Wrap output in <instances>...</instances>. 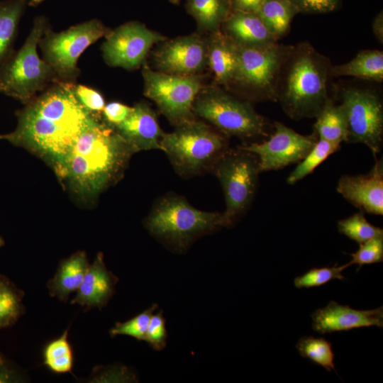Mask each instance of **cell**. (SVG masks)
<instances>
[{"label": "cell", "mask_w": 383, "mask_h": 383, "mask_svg": "<svg viewBox=\"0 0 383 383\" xmlns=\"http://www.w3.org/2000/svg\"><path fill=\"white\" fill-rule=\"evenodd\" d=\"M44 16H37L21 48L14 51L0 67V93L25 105L37 93L58 81L52 68L39 57L37 48L49 26Z\"/></svg>", "instance_id": "6"}, {"label": "cell", "mask_w": 383, "mask_h": 383, "mask_svg": "<svg viewBox=\"0 0 383 383\" xmlns=\"http://www.w3.org/2000/svg\"><path fill=\"white\" fill-rule=\"evenodd\" d=\"M359 249L350 255L351 265H358L359 269L364 265L382 262L383 261V235L374 237L359 244Z\"/></svg>", "instance_id": "35"}, {"label": "cell", "mask_w": 383, "mask_h": 383, "mask_svg": "<svg viewBox=\"0 0 383 383\" xmlns=\"http://www.w3.org/2000/svg\"><path fill=\"white\" fill-rule=\"evenodd\" d=\"M299 12L291 0H264L257 14L275 39L289 30Z\"/></svg>", "instance_id": "27"}, {"label": "cell", "mask_w": 383, "mask_h": 383, "mask_svg": "<svg viewBox=\"0 0 383 383\" xmlns=\"http://www.w3.org/2000/svg\"><path fill=\"white\" fill-rule=\"evenodd\" d=\"M264 0H230L231 12L242 11L257 13Z\"/></svg>", "instance_id": "41"}, {"label": "cell", "mask_w": 383, "mask_h": 383, "mask_svg": "<svg viewBox=\"0 0 383 383\" xmlns=\"http://www.w3.org/2000/svg\"><path fill=\"white\" fill-rule=\"evenodd\" d=\"M318 140L317 135H301L279 122L267 140L253 143L240 148L255 154L260 172L277 170L301 161Z\"/></svg>", "instance_id": "14"}, {"label": "cell", "mask_w": 383, "mask_h": 383, "mask_svg": "<svg viewBox=\"0 0 383 383\" xmlns=\"http://www.w3.org/2000/svg\"><path fill=\"white\" fill-rule=\"evenodd\" d=\"M157 306V304H153L127 321L116 323L114 327L109 331L111 336L124 335L131 336L140 341L145 340L150 318Z\"/></svg>", "instance_id": "34"}, {"label": "cell", "mask_w": 383, "mask_h": 383, "mask_svg": "<svg viewBox=\"0 0 383 383\" xmlns=\"http://www.w3.org/2000/svg\"><path fill=\"white\" fill-rule=\"evenodd\" d=\"M162 311L153 313L150 318L145 341L155 350H162L167 343V333Z\"/></svg>", "instance_id": "36"}, {"label": "cell", "mask_w": 383, "mask_h": 383, "mask_svg": "<svg viewBox=\"0 0 383 383\" xmlns=\"http://www.w3.org/2000/svg\"><path fill=\"white\" fill-rule=\"evenodd\" d=\"M181 0H170V1L172 4H177L178 2H179Z\"/></svg>", "instance_id": "45"}, {"label": "cell", "mask_w": 383, "mask_h": 383, "mask_svg": "<svg viewBox=\"0 0 383 383\" xmlns=\"http://www.w3.org/2000/svg\"><path fill=\"white\" fill-rule=\"evenodd\" d=\"M74 91L77 99L87 110L95 114L102 112L106 104L100 92L82 84H76Z\"/></svg>", "instance_id": "37"}, {"label": "cell", "mask_w": 383, "mask_h": 383, "mask_svg": "<svg viewBox=\"0 0 383 383\" xmlns=\"http://www.w3.org/2000/svg\"><path fill=\"white\" fill-rule=\"evenodd\" d=\"M372 30L377 39L382 43L383 42V14L382 11L379 13L373 20Z\"/></svg>", "instance_id": "42"}, {"label": "cell", "mask_w": 383, "mask_h": 383, "mask_svg": "<svg viewBox=\"0 0 383 383\" xmlns=\"http://www.w3.org/2000/svg\"><path fill=\"white\" fill-rule=\"evenodd\" d=\"M23 295L8 277L0 275V330L15 324L23 314Z\"/></svg>", "instance_id": "28"}, {"label": "cell", "mask_w": 383, "mask_h": 383, "mask_svg": "<svg viewBox=\"0 0 383 383\" xmlns=\"http://www.w3.org/2000/svg\"><path fill=\"white\" fill-rule=\"evenodd\" d=\"M296 348L303 357L323 367L328 372H336L332 343L326 338L304 336L297 342Z\"/></svg>", "instance_id": "30"}, {"label": "cell", "mask_w": 383, "mask_h": 383, "mask_svg": "<svg viewBox=\"0 0 383 383\" xmlns=\"http://www.w3.org/2000/svg\"><path fill=\"white\" fill-rule=\"evenodd\" d=\"M29 1H30V5L36 6L45 0H29Z\"/></svg>", "instance_id": "43"}, {"label": "cell", "mask_w": 383, "mask_h": 383, "mask_svg": "<svg viewBox=\"0 0 383 383\" xmlns=\"http://www.w3.org/2000/svg\"><path fill=\"white\" fill-rule=\"evenodd\" d=\"M340 145L318 138L311 151L289 175L287 183L294 184L311 173L329 155L336 152Z\"/></svg>", "instance_id": "31"}, {"label": "cell", "mask_w": 383, "mask_h": 383, "mask_svg": "<svg viewBox=\"0 0 383 383\" xmlns=\"http://www.w3.org/2000/svg\"><path fill=\"white\" fill-rule=\"evenodd\" d=\"M129 116L121 123L112 127L137 152L161 150L160 140L165 133L153 110L145 102L133 107Z\"/></svg>", "instance_id": "18"}, {"label": "cell", "mask_w": 383, "mask_h": 383, "mask_svg": "<svg viewBox=\"0 0 383 383\" xmlns=\"http://www.w3.org/2000/svg\"><path fill=\"white\" fill-rule=\"evenodd\" d=\"M237 45L220 29L207 39L208 65L218 84L232 82L237 63Z\"/></svg>", "instance_id": "21"}, {"label": "cell", "mask_w": 383, "mask_h": 383, "mask_svg": "<svg viewBox=\"0 0 383 383\" xmlns=\"http://www.w3.org/2000/svg\"><path fill=\"white\" fill-rule=\"evenodd\" d=\"M350 266L349 263L333 267H313L294 279L297 289L317 287L324 285L331 280H345L342 272Z\"/></svg>", "instance_id": "33"}, {"label": "cell", "mask_w": 383, "mask_h": 383, "mask_svg": "<svg viewBox=\"0 0 383 383\" xmlns=\"http://www.w3.org/2000/svg\"><path fill=\"white\" fill-rule=\"evenodd\" d=\"M338 231L358 244L374 237L383 235V230L367 221L362 211L340 220L338 223Z\"/></svg>", "instance_id": "32"}, {"label": "cell", "mask_w": 383, "mask_h": 383, "mask_svg": "<svg viewBox=\"0 0 383 383\" xmlns=\"http://www.w3.org/2000/svg\"><path fill=\"white\" fill-rule=\"evenodd\" d=\"M237 46L232 82L246 89L258 99L277 101L281 70L292 46L279 45L277 41L262 45Z\"/></svg>", "instance_id": "9"}, {"label": "cell", "mask_w": 383, "mask_h": 383, "mask_svg": "<svg viewBox=\"0 0 383 383\" xmlns=\"http://www.w3.org/2000/svg\"><path fill=\"white\" fill-rule=\"evenodd\" d=\"M135 152L113 128L96 118L78 135L55 172L76 193L93 197L118 179Z\"/></svg>", "instance_id": "2"}, {"label": "cell", "mask_w": 383, "mask_h": 383, "mask_svg": "<svg viewBox=\"0 0 383 383\" xmlns=\"http://www.w3.org/2000/svg\"><path fill=\"white\" fill-rule=\"evenodd\" d=\"M186 9L200 30L210 33L219 30L231 13L230 0H187Z\"/></svg>", "instance_id": "24"}, {"label": "cell", "mask_w": 383, "mask_h": 383, "mask_svg": "<svg viewBox=\"0 0 383 383\" xmlns=\"http://www.w3.org/2000/svg\"><path fill=\"white\" fill-rule=\"evenodd\" d=\"M101 45L104 61L111 67L128 70L138 68L156 43L167 39L138 21L127 22L111 30Z\"/></svg>", "instance_id": "13"}, {"label": "cell", "mask_w": 383, "mask_h": 383, "mask_svg": "<svg viewBox=\"0 0 383 383\" xmlns=\"http://www.w3.org/2000/svg\"><path fill=\"white\" fill-rule=\"evenodd\" d=\"M212 171L222 187L226 209V227L233 225L249 207L256 193L260 172L257 156L239 147L228 149L218 160Z\"/></svg>", "instance_id": "10"}, {"label": "cell", "mask_w": 383, "mask_h": 383, "mask_svg": "<svg viewBox=\"0 0 383 383\" xmlns=\"http://www.w3.org/2000/svg\"><path fill=\"white\" fill-rule=\"evenodd\" d=\"M133 107L120 102L113 101L105 105L102 113L104 122L114 127L123 122L131 114Z\"/></svg>", "instance_id": "39"}, {"label": "cell", "mask_w": 383, "mask_h": 383, "mask_svg": "<svg viewBox=\"0 0 383 383\" xmlns=\"http://www.w3.org/2000/svg\"><path fill=\"white\" fill-rule=\"evenodd\" d=\"M145 226L152 235L181 252L197 238L226 225L223 212L199 210L184 197L168 193L154 203Z\"/></svg>", "instance_id": "4"}, {"label": "cell", "mask_w": 383, "mask_h": 383, "mask_svg": "<svg viewBox=\"0 0 383 383\" xmlns=\"http://www.w3.org/2000/svg\"><path fill=\"white\" fill-rule=\"evenodd\" d=\"M328 60L307 43L292 46L281 70L277 101L293 119L316 117L329 99Z\"/></svg>", "instance_id": "3"}, {"label": "cell", "mask_w": 383, "mask_h": 383, "mask_svg": "<svg viewBox=\"0 0 383 383\" xmlns=\"http://www.w3.org/2000/svg\"><path fill=\"white\" fill-rule=\"evenodd\" d=\"M313 330L320 334L348 331L363 327H383V307L358 310L334 301L311 314Z\"/></svg>", "instance_id": "16"}, {"label": "cell", "mask_w": 383, "mask_h": 383, "mask_svg": "<svg viewBox=\"0 0 383 383\" xmlns=\"http://www.w3.org/2000/svg\"><path fill=\"white\" fill-rule=\"evenodd\" d=\"M221 26L238 45H262L277 40L257 13L232 11Z\"/></svg>", "instance_id": "20"}, {"label": "cell", "mask_w": 383, "mask_h": 383, "mask_svg": "<svg viewBox=\"0 0 383 383\" xmlns=\"http://www.w3.org/2000/svg\"><path fill=\"white\" fill-rule=\"evenodd\" d=\"M144 94L174 126L194 119V101L203 88L197 75L182 76L154 71L144 65L142 70Z\"/></svg>", "instance_id": "11"}, {"label": "cell", "mask_w": 383, "mask_h": 383, "mask_svg": "<svg viewBox=\"0 0 383 383\" xmlns=\"http://www.w3.org/2000/svg\"><path fill=\"white\" fill-rule=\"evenodd\" d=\"M332 77H354L362 79L382 82L383 52L377 50L359 52L350 61L330 67Z\"/></svg>", "instance_id": "23"}, {"label": "cell", "mask_w": 383, "mask_h": 383, "mask_svg": "<svg viewBox=\"0 0 383 383\" xmlns=\"http://www.w3.org/2000/svg\"><path fill=\"white\" fill-rule=\"evenodd\" d=\"M192 112L226 135L250 138L267 135V123L250 104L226 91L210 87L196 96Z\"/></svg>", "instance_id": "7"}, {"label": "cell", "mask_w": 383, "mask_h": 383, "mask_svg": "<svg viewBox=\"0 0 383 383\" xmlns=\"http://www.w3.org/2000/svg\"><path fill=\"white\" fill-rule=\"evenodd\" d=\"M299 13H323L335 10L340 0H291Z\"/></svg>", "instance_id": "38"}, {"label": "cell", "mask_w": 383, "mask_h": 383, "mask_svg": "<svg viewBox=\"0 0 383 383\" xmlns=\"http://www.w3.org/2000/svg\"><path fill=\"white\" fill-rule=\"evenodd\" d=\"M347 120V143L366 145L376 156L383 139V106L379 96L368 89L350 87L341 92Z\"/></svg>", "instance_id": "12"}, {"label": "cell", "mask_w": 383, "mask_h": 383, "mask_svg": "<svg viewBox=\"0 0 383 383\" xmlns=\"http://www.w3.org/2000/svg\"><path fill=\"white\" fill-rule=\"evenodd\" d=\"M89 265L84 251L62 260L54 277L47 284L50 296L67 301L70 295L80 287Z\"/></svg>", "instance_id": "22"}, {"label": "cell", "mask_w": 383, "mask_h": 383, "mask_svg": "<svg viewBox=\"0 0 383 383\" xmlns=\"http://www.w3.org/2000/svg\"><path fill=\"white\" fill-rule=\"evenodd\" d=\"M111 31L99 19H91L55 33L49 25L39 41L43 60L52 68L59 82L75 84L80 70L79 56L91 44Z\"/></svg>", "instance_id": "8"}, {"label": "cell", "mask_w": 383, "mask_h": 383, "mask_svg": "<svg viewBox=\"0 0 383 383\" xmlns=\"http://www.w3.org/2000/svg\"><path fill=\"white\" fill-rule=\"evenodd\" d=\"M25 7L24 0L0 1V67L14 52L13 48Z\"/></svg>", "instance_id": "25"}, {"label": "cell", "mask_w": 383, "mask_h": 383, "mask_svg": "<svg viewBox=\"0 0 383 383\" xmlns=\"http://www.w3.org/2000/svg\"><path fill=\"white\" fill-rule=\"evenodd\" d=\"M160 147L176 172L184 178L212 171L228 149L223 135L195 118L175 126L172 132L165 133Z\"/></svg>", "instance_id": "5"}, {"label": "cell", "mask_w": 383, "mask_h": 383, "mask_svg": "<svg viewBox=\"0 0 383 383\" xmlns=\"http://www.w3.org/2000/svg\"><path fill=\"white\" fill-rule=\"evenodd\" d=\"M313 128L318 138L340 145L347 140V120L341 104L335 105L330 99L316 117Z\"/></svg>", "instance_id": "26"}, {"label": "cell", "mask_w": 383, "mask_h": 383, "mask_svg": "<svg viewBox=\"0 0 383 383\" xmlns=\"http://www.w3.org/2000/svg\"><path fill=\"white\" fill-rule=\"evenodd\" d=\"M75 84L56 82L16 111V128L0 135L51 163L61 165L74 142L96 118L77 99Z\"/></svg>", "instance_id": "1"}, {"label": "cell", "mask_w": 383, "mask_h": 383, "mask_svg": "<svg viewBox=\"0 0 383 383\" xmlns=\"http://www.w3.org/2000/svg\"><path fill=\"white\" fill-rule=\"evenodd\" d=\"M117 282L118 277L107 270L103 254L99 252L71 303L87 309L96 307L101 309L113 296Z\"/></svg>", "instance_id": "19"}, {"label": "cell", "mask_w": 383, "mask_h": 383, "mask_svg": "<svg viewBox=\"0 0 383 383\" xmlns=\"http://www.w3.org/2000/svg\"><path fill=\"white\" fill-rule=\"evenodd\" d=\"M158 71L190 76L208 65L207 40L199 35L181 36L165 42L153 55Z\"/></svg>", "instance_id": "15"}, {"label": "cell", "mask_w": 383, "mask_h": 383, "mask_svg": "<svg viewBox=\"0 0 383 383\" xmlns=\"http://www.w3.org/2000/svg\"><path fill=\"white\" fill-rule=\"evenodd\" d=\"M67 337L68 329L59 338L50 341L43 348V362L54 373L70 372L73 367V353Z\"/></svg>", "instance_id": "29"}, {"label": "cell", "mask_w": 383, "mask_h": 383, "mask_svg": "<svg viewBox=\"0 0 383 383\" xmlns=\"http://www.w3.org/2000/svg\"><path fill=\"white\" fill-rule=\"evenodd\" d=\"M4 245V240L3 238L0 236V248L2 247Z\"/></svg>", "instance_id": "44"}, {"label": "cell", "mask_w": 383, "mask_h": 383, "mask_svg": "<svg viewBox=\"0 0 383 383\" xmlns=\"http://www.w3.org/2000/svg\"><path fill=\"white\" fill-rule=\"evenodd\" d=\"M21 380L18 370L0 353V383L19 382Z\"/></svg>", "instance_id": "40"}, {"label": "cell", "mask_w": 383, "mask_h": 383, "mask_svg": "<svg viewBox=\"0 0 383 383\" xmlns=\"http://www.w3.org/2000/svg\"><path fill=\"white\" fill-rule=\"evenodd\" d=\"M337 191L361 211L374 215L383 214V162L377 160L366 174L343 175Z\"/></svg>", "instance_id": "17"}]
</instances>
